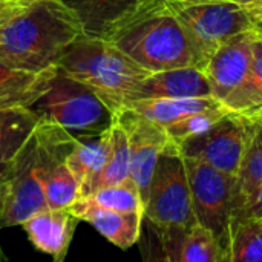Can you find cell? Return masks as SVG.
Masks as SVG:
<instances>
[{
    "instance_id": "obj_17",
    "label": "cell",
    "mask_w": 262,
    "mask_h": 262,
    "mask_svg": "<svg viewBox=\"0 0 262 262\" xmlns=\"http://www.w3.org/2000/svg\"><path fill=\"white\" fill-rule=\"evenodd\" d=\"M129 106L144 115L146 118L167 127L192 114L207 111L212 107L224 106L215 97H198V98H146V100H134L126 103Z\"/></svg>"
},
{
    "instance_id": "obj_11",
    "label": "cell",
    "mask_w": 262,
    "mask_h": 262,
    "mask_svg": "<svg viewBox=\"0 0 262 262\" xmlns=\"http://www.w3.org/2000/svg\"><path fill=\"white\" fill-rule=\"evenodd\" d=\"M115 120L127 135L130 154V178L135 181L141 200L146 204L149 184L158 157L170 138L161 124L146 118L129 106H123L120 111H117Z\"/></svg>"
},
{
    "instance_id": "obj_29",
    "label": "cell",
    "mask_w": 262,
    "mask_h": 262,
    "mask_svg": "<svg viewBox=\"0 0 262 262\" xmlns=\"http://www.w3.org/2000/svg\"><path fill=\"white\" fill-rule=\"evenodd\" d=\"M9 172H11V164H0V220L2 213L6 204L8 198V189H9Z\"/></svg>"
},
{
    "instance_id": "obj_18",
    "label": "cell",
    "mask_w": 262,
    "mask_h": 262,
    "mask_svg": "<svg viewBox=\"0 0 262 262\" xmlns=\"http://www.w3.org/2000/svg\"><path fill=\"white\" fill-rule=\"evenodd\" d=\"M38 123V117L28 106L0 107V164H8L17 157Z\"/></svg>"
},
{
    "instance_id": "obj_14",
    "label": "cell",
    "mask_w": 262,
    "mask_h": 262,
    "mask_svg": "<svg viewBox=\"0 0 262 262\" xmlns=\"http://www.w3.org/2000/svg\"><path fill=\"white\" fill-rule=\"evenodd\" d=\"M74 215L91 224L103 238L114 246L127 250L140 241L143 227V212H120L95 206L84 198H80L71 206Z\"/></svg>"
},
{
    "instance_id": "obj_2",
    "label": "cell",
    "mask_w": 262,
    "mask_h": 262,
    "mask_svg": "<svg viewBox=\"0 0 262 262\" xmlns=\"http://www.w3.org/2000/svg\"><path fill=\"white\" fill-rule=\"evenodd\" d=\"M109 41L149 72L196 66L190 40L169 0H146Z\"/></svg>"
},
{
    "instance_id": "obj_32",
    "label": "cell",
    "mask_w": 262,
    "mask_h": 262,
    "mask_svg": "<svg viewBox=\"0 0 262 262\" xmlns=\"http://www.w3.org/2000/svg\"><path fill=\"white\" fill-rule=\"evenodd\" d=\"M255 20V25H253V31L258 37L262 38V17H253Z\"/></svg>"
},
{
    "instance_id": "obj_27",
    "label": "cell",
    "mask_w": 262,
    "mask_h": 262,
    "mask_svg": "<svg viewBox=\"0 0 262 262\" xmlns=\"http://www.w3.org/2000/svg\"><path fill=\"white\" fill-rule=\"evenodd\" d=\"M34 0H0V26L11 20Z\"/></svg>"
},
{
    "instance_id": "obj_10",
    "label": "cell",
    "mask_w": 262,
    "mask_h": 262,
    "mask_svg": "<svg viewBox=\"0 0 262 262\" xmlns=\"http://www.w3.org/2000/svg\"><path fill=\"white\" fill-rule=\"evenodd\" d=\"M184 163L196 223L209 229L226 252L229 224L239 207L236 177L226 175L198 160L184 158Z\"/></svg>"
},
{
    "instance_id": "obj_6",
    "label": "cell",
    "mask_w": 262,
    "mask_h": 262,
    "mask_svg": "<svg viewBox=\"0 0 262 262\" xmlns=\"http://www.w3.org/2000/svg\"><path fill=\"white\" fill-rule=\"evenodd\" d=\"M253 35L250 29L229 38L203 68L212 88V97L230 112L249 118L262 112V92L252 71Z\"/></svg>"
},
{
    "instance_id": "obj_7",
    "label": "cell",
    "mask_w": 262,
    "mask_h": 262,
    "mask_svg": "<svg viewBox=\"0 0 262 262\" xmlns=\"http://www.w3.org/2000/svg\"><path fill=\"white\" fill-rule=\"evenodd\" d=\"M172 11L184 28L203 69L212 54L229 38L253 29L255 20L247 5L235 2H173Z\"/></svg>"
},
{
    "instance_id": "obj_23",
    "label": "cell",
    "mask_w": 262,
    "mask_h": 262,
    "mask_svg": "<svg viewBox=\"0 0 262 262\" xmlns=\"http://www.w3.org/2000/svg\"><path fill=\"white\" fill-rule=\"evenodd\" d=\"M227 112H230L226 106H218V107H212L207 111H201L196 114H192L167 127L166 132L169 135V138L175 143L180 144L181 141H184L189 137L198 135L201 132H204L206 129H209L216 120H220L223 115H226Z\"/></svg>"
},
{
    "instance_id": "obj_4",
    "label": "cell",
    "mask_w": 262,
    "mask_h": 262,
    "mask_svg": "<svg viewBox=\"0 0 262 262\" xmlns=\"http://www.w3.org/2000/svg\"><path fill=\"white\" fill-rule=\"evenodd\" d=\"M28 107L41 123L58 126L74 137L112 127L117 114L97 91L57 66L45 91Z\"/></svg>"
},
{
    "instance_id": "obj_19",
    "label": "cell",
    "mask_w": 262,
    "mask_h": 262,
    "mask_svg": "<svg viewBox=\"0 0 262 262\" xmlns=\"http://www.w3.org/2000/svg\"><path fill=\"white\" fill-rule=\"evenodd\" d=\"M227 262H262V220L235 212L226 241Z\"/></svg>"
},
{
    "instance_id": "obj_34",
    "label": "cell",
    "mask_w": 262,
    "mask_h": 262,
    "mask_svg": "<svg viewBox=\"0 0 262 262\" xmlns=\"http://www.w3.org/2000/svg\"><path fill=\"white\" fill-rule=\"evenodd\" d=\"M0 259H5V256H3V253H2V249H0Z\"/></svg>"
},
{
    "instance_id": "obj_15",
    "label": "cell",
    "mask_w": 262,
    "mask_h": 262,
    "mask_svg": "<svg viewBox=\"0 0 262 262\" xmlns=\"http://www.w3.org/2000/svg\"><path fill=\"white\" fill-rule=\"evenodd\" d=\"M77 18L83 35L109 40L146 0H60Z\"/></svg>"
},
{
    "instance_id": "obj_16",
    "label": "cell",
    "mask_w": 262,
    "mask_h": 262,
    "mask_svg": "<svg viewBox=\"0 0 262 262\" xmlns=\"http://www.w3.org/2000/svg\"><path fill=\"white\" fill-rule=\"evenodd\" d=\"M114 126V124H112ZM112 143V127L77 137L69 154L66 155V164L83 187L92 180L104 166Z\"/></svg>"
},
{
    "instance_id": "obj_20",
    "label": "cell",
    "mask_w": 262,
    "mask_h": 262,
    "mask_svg": "<svg viewBox=\"0 0 262 262\" xmlns=\"http://www.w3.org/2000/svg\"><path fill=\"white\" fill-rule=\"evenodd\" d=\"M127 178H130L129 141L124 129L115 120L112 126V143H111L107 160L101 167V170L81 187V198L94 193L98 189L118 184Z\"/></svg>"
},
{
    "instance_id": "obj_13",
    "label": "cell",
    "mask_w": 262,
    "mask_h": 262,
    "mask_svg": "<svg viewBox=\"0 0 262 262\" xmlns=\"http://www.w3.org/2000/svg\"><path fill=\"white\" fill-rule=\"evenodd\" d=\"M78 221L71 207H45L23 221L21 227L37 250L49 255L54 261L61 262L68 255Z\"/></svg>"
},
{
    "instance_id": "obj_26",
    "label": "cell",
    "mask_w": 262,
    "mask_h": 262,
    "mask_svg": "<svg viewBox=\"0 0 262 262\" xmlns=\"http://www.w3.org/2000/svg\"><path fill=\"white\" fill-rule=\"evenodd\" d=\"M252 71H253L255 81L262 92V38L256 34L253 35L252 40Z\"/></svg>"
},
{
    "instance_id": "obj_22",
    "label": "cell",
    "mask_w": 262,
    "mask_h": 262,
    "mask_svg": "<svg viewBox=\"0 0 262 262\" xmlns=\"http://www.w3.org/2000/svg\"><path fill=\"white\" fill-rule=\"evenodd\" d=\"M236 184H238V201H239L238 209H241L249 203V200L262 186V129L256 127L253 141L236 175Z\"/></svg>"
},
{
    "instance_id": "obj_9",
    "label": "cell",
    "mask_w": 262,
    "mask_h": 262,
    "mask_svg": "<svg viewBox=\"0 0 262 262\" xmlns=\"http://www.w3.org/2000/svg\"><path fill=\"white\" fill-rule=\"evenodd\" d=\"M255 134L256 126L252 118L227 112L209 129L177 146L184 158L203 161L226 175L236 177Z\"/></svg>"
},
{
    "instance_id": "obj_3",
    "label": "cell",
    "mask_w": 262,
    "mask_h": 262,
    "mask_svg": "<svg viewBox=\"0 0 262 262\" xmlns=\"http://www.w3.org/2000/svg\"><path fill=\"white\" fill-rule=\"evenodd\" d=\"M55 66L97 91L115 112L150 74L109 40L83 34L63 49Z\"/></svg>"
},
{
    "instance_id": "obj_12",
    "label": "cell",
    "mask_w": 262,
    "mask_h": 262,
    "mask_svg": "<svg viewBox=\"0 0 262 262\" xmlns=\"http://www.w3.org/2000/svg\"><path fill=\"white\" fill-rule=\"evenodd\" d=\"M212 97L207 75L196 66L150 72L129 94L126 103L146 98H198ZM124 103V104H126Z\"/></svg>"
},
{
    "instance_id": "obj_21",
    "label": "cell",
    "mask_w": 262,
    "mask_h": 262,
    "mask_svg": "<svg viewBox=\"0 0 262 262\" xmlns=\"http://www.w3.org/2000/svg\"><path fill=\"white\" fill-rule=\"evenodd\" d=\"M84 200H88L89 203H92L95 206L112 209V210L143 212L144 213V203H143L140 190L132 178H127L114 186L98 189L94 193L84 196Z\"/></svg>"
},
{
    "instance_id": "obj_31",
    "label": "cell",
    "mask_w": 262,
    "mask_h": 262,
    "mask_svg": "<svg viewBox=\"0 0 262 262\" xmlns=\"http://www.w3.org/2000/svg\"><path fill=\"white\" fill-rule=\"evenodd\" d=\"M247 6H249V9H250L253 17H262V0L255 2V3H250Z\"/></svg>"
},
{
    "instance_id": "obj_1",
    "label": "cell",
    "mask_w": 262,
    "mask_h": 262,
    "mask_svg": "<svg viewBox=\"0 0 262 262\" xmlns=\"http://www.w3.org/2000/svg\"><path fill=\"white\" fill-rule=\"evenodd\" d=\"M81 34L77 18L60 0H34L0 26V61L45 71Z\"/></svg>"
},
{
    "instance_id": "obj_28",
    "label": "cell",
    "mask_w": 262,
    "mask_h": 262,
    "mask_svg": "<svg viewBox=\"0 0 262 262\" xmlns=\"http://www.w3.org/2000/svg\"><path fill=\"white\" fill-rule=\"evenodd\" d=\"M236 212H241L244 215L262 220V186L256 190V193L249 200V203L244 207L238 209Z\"/></svg>"
},
{
    "instance_id": "obj_5",
    "label": "cell",
    "mask_w": 262,
    "mask_h": 262,
    "mask_svg": "<svg viewBox=\"0 0 262 262\" xmlns=\"http://www.w3.org/2000/svg\"><path fill=\"white\" fill-rule=\"evenodd\" d=\"M55 138L57 126L40 121L32 137L9 163V189L0 229L21 226L31 215L46 207L43 180Z\"/></svg>"
},
{
    "instance_id": "obj_25",
    "label": "cell",
    "mask_w": 262,
    "mask_h": 262,
    "mask_svg": "<svg viewBox=\"0 0 262 262\" xmlns=\"http://www.w3.org/2000/svg\"><path fill=\"white\" fill-rule=\"evenodd\" d=\"M45 71L40 72H31L25 69H18L14 66H9L3 61H0V89L3 91H12V89H26L32 84H35L43 75Z\"/></svg>"
},
{
    "instance_id": "obj_30",
    "label": "cell",
    "mask_w": 262,
    "mask_h": 262,
    "mask_svg": "<svg viewBox=\"0 0 262 262\" xmlns=\"http://www.w3.org/2000/svg\"><path fill=\"white\" fill-rule=\"evenodd\" d=\"M173 2H195V3H203V2H235V3H241V5H250L259 0H173Z\"/></svg>"
},
{
    "instance_id": "obj_33",
    "label": "cell",
    "mask_w": 262,
    "mask_h": 262,
    "mask_svg": "<svg viewBox=\"0 0 262 262\" xmlns=\"http://www.w3.org/2000/svg\"><path fill=\"white\" fill-rule=\"evenodd\" d=\"M252 121L255 123V126H256L258 129H262V112H259V114L255 115V117H252Z\"/></svg>"
},
{
    "instance_id": "obj_24",
    "label": "cell",
    "mask_w": 262,
    "mask_h": 262,
    "mask_svg": "<svg viewBox=\"0 0 262 262\" xmlns=\"http://www.w3.org/2000/svg\"><path fill=\"white\" fill-rule=\"evenodd\" d=\"M55 71V64L48 68L45 75L32 86L26 89H12V91H3L0 89V107L8 106H29L48 86L52 74Z\"/></svg>"
},
{
    "instance_id": "obj_8",
    "label": "cell",
    "mask_w": 262,
    "mask_h": 262,
    "mask_svg": "<svg viewBox=\"0 0 262 262\" xmlns=\"http://www.w3.org/2000/svg\"><path fill=\"white\" fill-rule=\"evenodd\" d=\"M144 220L160 227L180 229L196 223L186 163L172 140L158 157L144 204Z\"/></svg>"
}]
</instances>
